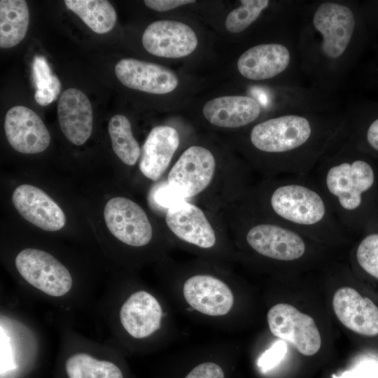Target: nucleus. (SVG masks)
I'll list each match as a JSON object with an SVG mask.
<instances>
[{"label": "nucleus", "mask_w": 378, "mask_h": 378, "mask_svg": "<svg viewBox=\"0 0 378 378\" xmlns=\"http://www.w3.org/2000/svg\"><path fill=\"white\" fill-rule=\"evenodd\" d=\"M115 73L125 86L150 94L169 93L178 84L177 76L171 69L133 58L118 61L115 66Z\"/></svg>", "instance_id": "obj_15"}, {"label": "nucleus", "mask_w": 378, "mask_h": 378, "mask_svg": "<svg viewBox=\"0 0 378 378\" xmlns=\"http://www.w3.org/2000/svg\"><path fill=\"white\" fill-rule=\"evenodd\" d=\"M104 217L111 233L125 244L141 247L152 239L153 228L145 211L132 200L111 198L105 205Z\"/></svg>", "instance_id": "obj_10"}, {"label": "nucleus", "mask_w": 378, "mask_h": 378, "mask_svg": "<svg viewBox=\"0 0 378 378\" xmlns=\"http://www.w3.org/2000/svg\"><path fill=\"white\" fill-rule=\"evenodd\" d=\"M350 234L360 236L378 225L377 160L346 136L309 174Z\"/></svg>", "instance_id": "obj_2"}, {"label": "nucleus", "mask_w": 378, "mask_h": 378, "mask_svg": "<svg viewBox=\"0 0 378 378\" xmlns=\"http://www.w3.org/2000/svg\"><path fill=\"white\" fill-rule=\"evenodd\" d=\"M290 48L279 43L254 46L243 52L237 60V69L244 78L265 80L285 72L292 62Z\"/></svg>", "instance_id": "obj_18"}, {"label": "nucleus", "mask_w": 378, "mask_h": 378, "mask_svg": "<svg viewBox=\"0 0 378 378\" xmlns=\"http://www.w3.org/2000/svg\"><path fill=\"white\" fill-rule=\"evenodd\" d=\"M145 5L154 10L164 12L177 7L195 3L194 0H145Z\"/></svg>", "instance_id": "obj_33"}, {"label": "nucleus", "mask_w": 378, "mask_h": 378, "mask_svg": "<svg viewBox=\"0 0 378 378\" xmlns=\"http://www.w3.org/2000/svg\"><path fill=\"white\" fill-rule=\"evenodd\" d=\"M241 6L232 10L225 20L226 29L233 34L251 26L270 5L268 0H241Z\"/></svg>", "instance_id": "obj_29"}, {"label": "nucleus", "mask_w": 378, "mask_h": 378, "mask_svg": "<svg viewBox=\"0 0 378 378\" xmlns=\"http://www.w3.org/2000/svg\"><path fill=\"white\" fill-rule=\"evenodd\" d=\"M4 130L9 144L21 153H41L50 142V133L41 118L24 106H15L7 111Z\"/></svg>", "instance_id": "obj_13"}, {"label": "nucleus", "mask_w": 378, "mask_h": 378, "mask_svg": "<svg viewBox=\"0 0 378 378\" xmlns=\"http://www.w3.org/2000/svg\"><path fill=\"white\" fill-rule=\"evenodd\" d=\"M261 106L254 97L246 95L223 96L212 99L203 106L204 118L212 125L238 128L255 121Z\"/></svg>", "instance_id": "obj_20"}, {"label": "nucleus", "mask_w": 378, "mask_h": 378, "mask_svg": "<svg viewBox=\"0 0 378 378\" xmlns=\"http://www.w3.org/2000/svg\"><path fill=\"white\" fill-rule=\"evenodd\" d=\"M332 378H377V373L372 365L365 364L354 370L346 371L340 376L332 375Z\"/></svg>", "instance_id": "obj_34"}, {"label": "nucleus", "mask_w": 378, "mask_h": 378, "mask_svg": "<svg viewBox=\"0 0 378 378\" xmlns=\"http://www.w3.org/2000/svg\"><path fill=\"white\" fill-rule=\"evenodd\" d=\"M360 237L355 250L356 262L365 274L378 281V225Z\"/></svg>", "instance_id": "obj_28"}, {"label": "nucleus", "mask_w": 378, "mask_h": 378, "mask_svg": "<svg viewBox=\"0 0 378 378\" xmlns=\"http://www.w3.org/2000/svg\"><path fill=\"white\" fill-rule=\"evenodd\" d=\"M15 265L27 284L49 296H64L72 288L73 279L68 269L46 251L23 249L17 255Z\"/></svg>", "instance_id": "obj_6"}, {"label": "nucleus", "mask_w": 378, "mask_h": 378, "mask_svg": "<svg viewBox=\"0 0 378 378\" xmlns=\"http://www.w3.org/2000/svg\"><path fill=\"white\" fill-rule=\"evenodd\" d=\"M64 4L95 33H107L116 22V12L108 1L65 0Z\"/></svg>", "instance_id": "obj_23"}, {"label": "nucleus", "mask_w": 378, "mask_h": 378, "mask_svg": "<svg viewBox=\"0 0 378 378\" xmlns=\"http://www.w3.org/2000/svg\"><path fill=\"white\" fill-rule=\"evenodd\" d=\"M279 177L260 192L262 214L314 240L340 241L350 234L309 175Z\"/></svg>", "instance_id": "obj_3"}, {"label": "nucleus", "mask_w": 378, "mask_h": 378, "mask_svg": "<svg viewBox=\"0 0 378 378\" xmlns=\"http://www.w3.org/2000/svg\"><path fill=\"white\" fill-rule=\"evenodd\" d=\"M363 9L338 1H324L314 8L308 29L313 36V62L323 71L336 69L360 49L367 38Z\"/></svg>", "instance_id": "obj_4"}, {"label": "nucleus", "mask_w": 378, "mask_h": 378, "mask_svg": "<svg viewBox=\"0 0 378 378\" xmlns=\"http://www.w3.org/2000/svg\"><path fill=\"white\" fill-rule=\"evenodd\" d=\"M154 199L158 205L165 207L167 209L177 202L186 200L182 199L167 185L160 187L156 190L154 195Z\"/></svg>", "instance_id": "obj_32"}, {"label": "nucleus", "mask_w": 378, "mask_h": 378, "mask_svg": "<svg viewBox=\"0 0 378 378\" xmlns=\"http://www.w3.org/2000/svg\"><path fill=\"white\" fill-rule=\"evenodd\" d=\"M346 139L358 150L378 160V110L367 111L348 125Z\"/></svg>", "instance_id": "obj_26"}, {"label": "nucleus", "mask_w": 378, "mask_h": 378, "mask_svg": "<svg viewBox=\"0 0 378 378\" xmlns=\"http://www.w3.org/2000/svg\"><path fill=\"white\" fill-rule=\"evenodd\" d=\"M69 378H123L121 370L113 363L97 359L86 353H76L65 362Z\"/></svg>", "instance_id": "obj_24"}, {"label": "nucleus", "mask_w": 378, "mask_h": 378, "mask_svg": "<svg viewBox=\"0 0 378 378\" xmlns=\"http://www.w3.org/2000/svg\"><path fill=\"white\" fill-rule=\"evenodd\" d=\"M216 166L215 158L209 150L200 146H190L172 167L167 186L183 200L192 197L210 184Z\"/></svg>", "instance_id": "obj_9"}, {"label": "nucleus", "mask_w": 378, "mask_h": 378, "mask_svg": "<svg viewBox=\"0 0 378 378\" xmlns=\"http://www.w3.org/2000/svg\"><path fill=\"white\" fill-rule=\"evenodd\" d=\"M164 317V309L158 299L145 290L131 293L119 311L122 328L130 337L138 340L147 339L158 332Z\"/></svg>", "instance_id": "obj_12"}, {"label": "nucleus", "mask_w": 378, "mask_h": 378, "mask_svg": "<svg viewBox=\"0 0 378 378\" xmlns=\"http://www.w3.org/2000/svg\"><path fill=\"white\" fill-rule=\"evenodd\" d=\"M347 129L342 120L289 112L255 124L249 141L255 150L272 157L267 174L307 176L346 137Z\"/></svg>", "instance_id": "obj_1"}, {"label": "nucleus", "mask_w": 378, "mask_h": 378, "mask_svg": "<svg viewBox=\"0 0 378 378\" xmlns=\"http://www.w3.org/2000/svg\"><path fill=\"white\" fill-rule=\"evenodd\" d=\"M198 39L188 24L176 20H157L144 30L142 44L151 55L165 58H180L191 54Z\"/></svg>", "instance_id": "obj_11"}, {"label": "nucleus", "mask_w": 378, "mask_h": 378, "mask_svg": "<svg viewBox=\"0 0 378 378\" xmlns=\"http://www.w3.org/2000/svg\"><path fill=\"white\" fill-rule=\"evenodd\" d=\"M166 224L179 239L202 249L216 246V232L203 211L186 200L169 207L166 212Z\"/></svg>", "instance_id": "obj_16"}, {"label": "nucleus", "mask_w": 378, "mask_h": 378, "mask_svg": "<svg viewBox=\"0 0 378 378\" xmlns=\"http://www.w3.org/2000/svg\"><path fill=\"white\" fill-rule=\"evenodd\" d=\"M112 148L125 164L134 165L141 155V148L134 136L129 120L123 115L113 116L108 125Z\"/></svg>", "instance_id": "obj_25"}, {"label": "nucleus", "mask_w": 378, "mask_h": 378, "mask_svg": "<svg viewBox=\"0 0 378 378\" xmlns=\"http://www.w3.org/2000/svg\"><path fill=\"white\" fill-rule=\"evenodd\" d=\"M287 346L284 340L275 342L259 358L258 366L263 370L267 371L276 366L284 357Z\"/></svg>", "instance_id": "obj_30"}, {"label": "nucleus", "mask_w": 378, "mask_h": 378, "mask_svg": "<svg viewBox=\"0 0 378 378\" xmlns=\"http://www.w3.org/2000/svg\"><path fill=\"white\" fill-rule=\"evenodd\" d=\"M260 216L249 220L244 232L245 243L252 251L281 262H295L305 256L309 241L314 239L263 214Z\"/></svg>", "instance_id": "obj_5"}, {"label": "nucleus", "mask_w": 378, "mask_h": 378, "mask_svg": "<svg viewBox=\"0 0 378 378\" xmlns=\"http://www.w3.org/2000/svg\"><path fill=\"white\" fill-rule=\"evenodd\" d=\"M57 115L61 130L70 142L80 146L90 138L93 124L92 108L81 90L70 88L61 94Z\"/></svg>", "instance_id": "obj_19"}, {"label": "nucleus", "mask_w": 378, "mask_h": 378, "mask_svg": "<svg viewBox=\"0 0 378 378\" xmlns=\"http://www.w3.org/2000/svg\"><path fill=\"white\" fill-rule=\"evenodd\" d=\"M377 160V166H378V160Z\"/></svg>", "instance_id": "obj_36"}, {"label": "nucleus", "mask_w": 378, "mask_h": 378, "mask_svg": "<svg viewBox=\"0 0 378 378\" xmlns=\"http://www.w3.org/2000/svg\"><path fill=\"white\" fill-rule=\"evenodd\" d=\"M12 202L24 219L42 230L55 232L65 225L66 217L62 209L38 187L20 185L14 190Z\"/></svg>", "instance_id": "obj_17"}, {"label": "nucleus", "mask_w": 378, "mask_h": 378, "mask_svg": "<svg viewBox=\"0 0 378 378\" xmlns=\"http://www.w3.org/2000/svg\"><path fill=\"white\" fill-rule=\"evenodd\" d=\"M334 312L343 326L363 336H378V307L349 286L339 288L332 298Z\"/></svg>", "instance_id": "obj_14"}, {"label": "nucleus", "mask_w": 378, "mask_h": 378, "mask_svg": "<svg viewBox=\"0 0 378 378\" xmlns=\"http://www.w3.org/2000/svg\"><path fill=\"white\" fill-rule=\"evenodd\" d=\"M181 293L191 310L206 318H225L234 306V294L229 284L209 274L188 277L182 284Z\"/></svg>", "instance_id": "obj_7"}, {"label": "nucleus", "mask_w": 378, "mask_h": 378, "mask_svg": "<svg viewBox=\"0 0 378 378\" xmlns=\"http://www.w3.org/2000/svg\"><path fill=\"white\" fill-rule=\"evenodd\" d=\"M31 69L36 90L35 100L41 106H47L57 98L61 90L60 81L57 76L52 74L50 65L43 56H34Z\"/></svg>", "instance_id": "obj_27"}, {"label": "nucleus", "mask_w": 378, "mask_h": 378, "mask_svg": "<svg viewBox=\"0 0 378 378\" xmlns=\"http://www.w3.org/2000/svg\"><path fill=\"white\" fill-rule=\"evenodd\" d=\"M179 142L175 128L167 125L153 127L141 149V172L153 181L158 180L169 167Z\"/></svg>", "instance_id": "obj_21"}, {"label": "nucleus", "mask_w": 378, "mask_h": 378, "mask_svg": "<svg viewBox=\"0 0 378 378\" xmlns=\"http://www.w3.org/2000/svg\"><path fill=\"white\" fill-rule=\"evenodd\" d=\"M270 332L288 342L298 352L310 356L321 348V337L314 319L287 303L272 306L267 314Z\"/></svg>", "instance_id": "obj_8"}, {"label": "nucleus", "mask_w": 378, "mask_h": 378, "mask_svg": "<svg viewBox=\"0 0 378 378\" xmlns=\"http://www.w3.org/2000/svg\"><path fill=\"white\" fill-rule=\"evenodd\" d=\"M29 22L27 4L24 0L0 1V47L10 48L24 38Z\"/></svg>", "instance_id": "obj_22"}, {"label": "nucleus", "mask_w": 378, "mask_h": 378, "mask_svg": "<svg viewBox=\"0 0 378 378\" xmlns=\"http://www.w3.org/2000/svg\"><path fill=\"white\" fill-rule=\"evenodd\" d=\"M363 11L367 22L378 25V1L368 3Z\"/></svg>", "instance_id": "obj_35"}, {"label": "nucleus", "mask_w": 378, "mask_h": 378, "mask_svg": "<svg viewBox=\"0 0 378 378\" xmlns=\"http://www.w3.org/2000/svg\"><path fill=\"white\" fill-rule=\"evenodd\" d=\"M184 378H225V373L218 364L204 362L192 368Z\"/></svg>", "instance_id": "obj_31"}]
</instances>
